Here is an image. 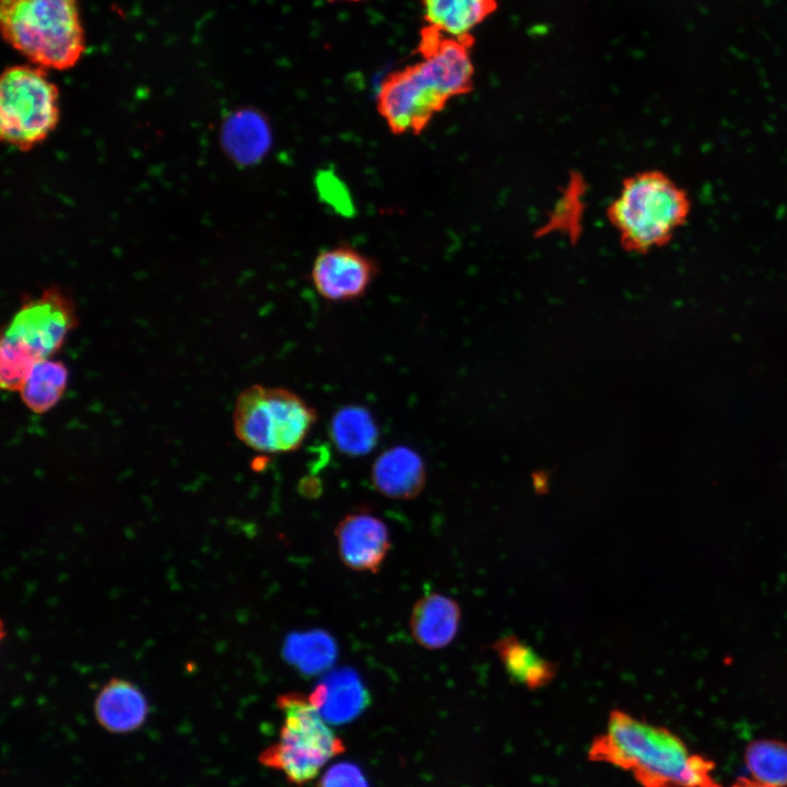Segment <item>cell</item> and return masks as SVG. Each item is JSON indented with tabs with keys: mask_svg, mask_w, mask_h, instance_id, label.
Returning a JSON list of instances; mask_svg holds the SVG:
<instances>
[{
	"mask_svg": "<svg viewBox=\"0 0 787 787\" xmlns=\"http://www.w3.org/2000/svg\"><path fill=\"white\" fill-rule=\"evenodd\" d=\"M47 69L16 64L0 79V136L8 145L27 152L40 144L58 125L59 90Z\"/></svg>",
	"mask_w": 787,
	"mask_h": 787,
	"instance_id": "ba28073f",
	"label": "cell"
},
{
	"mask_svg": "<svg viewBox=\"0 0 787 787\" xmlns=\"http://www.w3.org/2000/svg\"><path fill=\"white\" fill-rule=\"evenodd\" d=\"M731 787H770L752 778H740Z\"/></svg>",
	"mask_w": 787,
	"mask_h": 787,
	"instance_id": "603a6c76",
	"label": "cell"
},
{
	"mask_svg": "<svg viewBox=\"0 0 787 787\" xmlns=\"http://www.w3.org/2000/svg\"><path fill=\"white\" fill-rule=\"evenodd\" d=\"M278 706L283 714L279 738L259 760L291 784L302 786L317 778L324 766L344 751V743L309 697L285 693L278 698Z\"/></svg>",
	"mask_w": 787,
	"mask_h": 787,
	"instance_id": "8992f818",
	"label": "cell"
},
{
	"mask_svg": "<svg viewBox=\"0 0 787 787\" xmlns=\"http://www.w3.org/2000/svg\"><path fill=\"white\" fill-rule=\"evenodd\" d=\"M328 1H349V2L354 1L355 2V1H361V0H328Z\"/></svg>",
	"mask_w": 787,
	"mask_h": 787,
	"instance_id": "cb8c5ba5",
	"label": "cell"
},
{
	"mask_svg": "<svg viewBox=\"0 0 787 787\" xmlns=\"http://www.w3.org/2000/svg\"><path fill=\"white\" fill-rule=\"evenodd\" d=\"M334 533L345 566L357 572H378L390 549L389 531L380 518L368 512H354L341 519Z\"/></svg>",
	"mask_w": 787,
	"mask_h": 787,
	"instance_id": "30bf717a",
	"label": "cell"
},
{
	"mask_svg": "<svg viewBox=\"0 0 787 787\" xmlns=\"http://www.w3.org/2000/svg\"><path fill=\"white\" fill-rule=\"evenodd\" d=\"M223 143L237 162L254 163L267 152L270 130L261 115L242 110L231 116L224 125Z\"/></svg>",
	"mask_w": 787,
	"mask_h": 787,
	"instance_id": "2e32d148",
	"label": "cell"
},
{
	"mask_svg": "<svg viewBox=\"0 0 787 787\" xmlns=\"http://www.w3.org/2000/svg\"><path fill=\"white\" fill-rule=\"evenodd\" d=\"M472 35L454 37L425 24L420 59L388 73L376 94L378 114L395 134H419L454 97L473 87Z\"/></svg>",
	"mask_w": 787,
	"mask_h": 787,
	"instance_id": "6da1fadb",
	"label": "cell"
},
{
	"mask_svg": "<svg viewBox=\"0 0 787 787\" xmlns=\"http://www.w3.org/2000/svg\"><path fill=\"white\" fill-rule=\"evenodd\" d=\"M377 273L375 261L351 246L341 245L316 256L310 277L320 296L346 302L364 295Z\"/></svg>",
	"mask_w": 787,
	"mask_h": 787,
	"instance_id": "9c48e42d",
	"label": "cell"
},
{
	"mask_svg": "<svg viewBox=\"0 0 787 787\" xmlns=\"http://www.w3.org/2000/svg\"><path fill=\"white\" fill-rule=\"evenodd\" d=\"M494 648L508 676L528 689H539L552 681L556 667L515 636L496 642Z\"/></svg>",
	"mask_w": 787,
	"mask_h": 787,
	"instance_id": "ac0fdd59",
	"label": "cell"
},
{
	"mask_svg": "<svg viewBox=\"0 0 787 787\" xmlns=\"http://www.w3.org/2000/svg\"><path fill=\"white\" fill-rule=\"evenodd\" d=\"M588 759L630 773L641 787H723L713 761L692 752L667 728L620 709L611 710Z\"/></svg>",
	"mask_w": 787,
	"mask_h": 787,
	"instance_id": "7a4b0ae2",
	"label": "cell"
},
{
	"mask_svg": "<svg viewBox=\"0 0 787 787\" xmlns=\"http://www.w3.org/2000/svg\"><path fill=\"white\" fill-rule=\"evenodd\" d=\"M330 437L340 453L363 456L372 451L377 444L378 427L367 409L346 406L333 414Z\"/></svg>",
	"mask_w": 787,
	"mask_h": 787,
	"instance_id": "e0dca14e",
	"label": "cell"
},
{
	"mask_svg": "<svg viewBox=\"0 0 787 787\" xmlns=\"http://www.w3.org/2000/svg\"><path fill=\"white\" fill-rule=\"evenodd\" d=\"M77 324L74 305L60 289L25 299L1 337V387L19 390L33 365L55 354Z\"/></svg>",
	"mask_w": 787,
	"mask_h": 787,
	"instance_id": "5b68a950",
	"label": "cell"
},
{
	"mask_svg": "<svg viewBox=\"0 0 787 787\" xmlns=\"http://www.w3.org/2000/svg\"><path fill=\"white\" fill-rule=\"evenodd\" d=\"M333 651L330 637L318 632L291 637L286 646L290 660L308 673L326 668L334 657Z\"/></svg>",
	"mask_w": 787,
	"mask_h": 787,
	"instance_id": "44dd1931",
	"label": "cell"
},
{
	"mask_svg": "<svg viewBox=\"0 0 787 787\" xmlns=\"http://www.w3.org/2000/svg\"><path fill=\"white\" fill-rule=\"evenodd\" d=\"M4 40L44 69L74 67L85 49L78 0H0Z\"/></svg>",
	"mask_w": 787,
	"mask_h": 787,
	"instance_id": "277c9868",
	"label": "cell"
},
{
	"mask_svg": "<svg viewBox=\"0 0 787 787\" xmlns=\"http://www.w3.org/2000/svg\"><path fill=\"white\" fill-rule=\"evenodd\" d=\"M309 698L322 717L341 721L359 713L366 692L354 672L338 670L319 683Z\"/></svg>",
	"mask_w": 787,
	"mask_h": 787,
	"instance_id": "9a60e30c",
	"label": "cell"
},
{
	"mask_svg": "<svg viewBox=\"0 0 787 787\" xmlns=\"http://www.w3.org/2000/svg\"><path fill=\"white\" fill-rule=\"evenodd\" d=\"M68 377L63 363L49 359L38 361L19 389L22 401L35 413L49 411L63 396Z\"/></svg>",
	"mask_w": 787,
	"mask_h": 787,
	"instance_id": "d6986e66",
	"label": "cell"
},
{
	"mask_svg": "<svg viewBox=\"0 0 787 787\" xmlns=\"http://www.w3.org/2000/svg\"><path fill=\"white\" fill-rule=\"evenodd\" d=\"M460 616V608L451 598L441 594L425 595L411 612L412 637L426 649L444 648L455 638Z\"/></svg>",
	"mask_w": 787,
	"mask_h": 787,
	"instance_id": "4fadbf2b",
	"label": "cell"
},
{
	"mask_svg": "<svg viewBox=\"0 0 787 787\" xmlns=\"http://www.w3.org/2000/svg\"><path fill=\"white\" fill-rule=\"evenodd\" d=\"M371 480L375 490L392 500H412L426 482L422 457L408 446H393L374 460Z\"/></svg>",
	"mask_w": 787,
	"mask_h": 787,
	"instance_id": "8fae6325",
	"label": "cell"
},
{
	"mask_svg": "<svg viewBox=\"0 0 787 787\" xmlns=\"http://www.w3.org/2000/svg\"><path fill=\"white\" fill-rule=\"evenodd\" d=\"M316 421V410L297 393L262 385H251L243 390L233 413L237 438L263 454L298 449Z\"/></svg>",
	"mask_w": 787,
	"mask_h": 787,
	"instance_id": "52a82bcc",
	"label": "cell"
},
{
	"mask_svg": "<svg viewBox=\"0 0 787 787\" xmlns=\"http://www.w3.org/2000/svg\"><path fill=\"white\" fill-rule=\"evenodd\" d=\"M744 761L752 779L770 787L787 786V742L754 741L748 745Z\"/></svg>",
	"mask_w": 787,
	"mask_h": 787,
	"instance_id": "ffe728a7",
	"label": "cell"
},
{
	"mask_svg": "<svg viewBox=\"0 0 787 787\" xmlns=\"http://www.w3.org/2000/svg\"><path fill=\"white\" fill-rule=\"evenodd\" d=\"M424 20L446 35L465 37L497 9V0H420Z\"/></svg>",
	"mask_w": 787,
	"mask_h": 787,
	"instance_id": "5bb4252c",
	"label": "cell"
},
{
	"mask_svg": "<svg viewBox=\"0 0 787 787\" xmlns=\"http://www.w3.org/2000/svg\"><path fill=\"white\" fill-rule=\"evenodd\" d=\"M321 787H366V784L356 768L339 765L326 774Z\"/></svg>",
	"mask_w": 787,
	"mask_h": 787,
	"instance_id": "7402d4cb",
	"label": "cell"
},
{
	"mask_svg": "<svg viewBox=\"0 0 787 787\" xmlns=\"http://www.w3.org/2000/svg\"><path fill=\"white\" fill-rule=\"evenodd\" d=\"M94 713L97 723L107 731L128 733L144 724L149 703L134 683L115 677L96 695Z\"/></svg>",
	"mask_w": 787,
	"mask_h": 787,
	"instance_id": "7c38bea8",
	"label": "cell"
},
{
	"mask_svg": "<svg viewBox=\"0 0 787 787\" xmlns=\"http://www.w3.org/2000/svg\"><path fill=\"white\" fill-rule=\"evenodd\" d=\"M691 212L685 189L667 174L651 169L627 177L608 209L621 245L647 252L668 244Z\"/></svg>",
	"mask_w": 787,
	"mask_h": 787,
	"instance_id": "3957f363",
	"label": "cell"
}]
</instances>
